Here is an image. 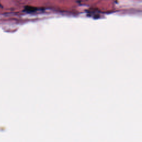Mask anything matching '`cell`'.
I'll use <instances>...</instances> for the list:
<instances>
[{"mask_svg": "<svg viewBox=\"0 0 142 142\" xmlns=\"http://www.w3.org/2000/svg\"><path fill=\"white\" fill-rule=\"evenodd\" d=\"M40 10L38 8L32 7V6H26L24 8L23 11H24L26 13H34L35 12H37V11Z\"/></svg>", "mask_w": 142, "mask_h": 142, "instance_id": "obj_1", "label": "cell"}]
</instances>
